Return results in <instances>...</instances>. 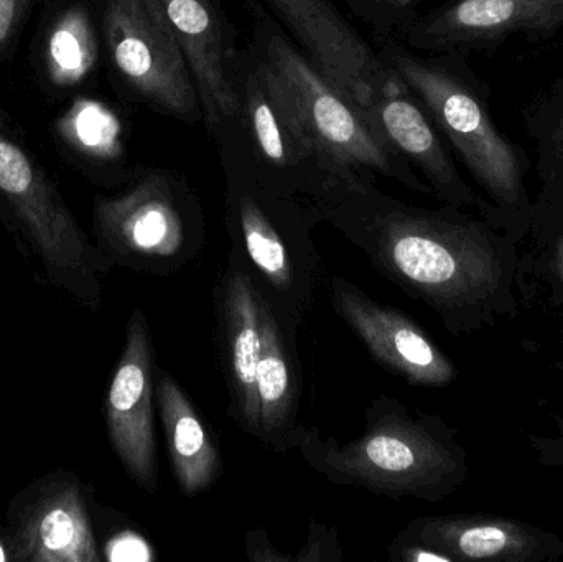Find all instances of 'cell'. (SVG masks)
<instances>
[{"label":"cell","instance_id":"obj_20","mask_svg":"<svg viewBox=\"0 0 563 562\" xmlns=\"http://www.w3.org/2000/svg\"><path fill=\"white\" fill-rule=\"evenodd\" d=\"M247 92L254 137L271 164L287 168L314 154L290 96L266 63L260 66L256 76H251Z\"/></svg>","mask_w":563,"mask_h":562},{"label":"cell","instance_id":"obj_32","mask_svg":"<svg viewBox=\"0 0 563 562\" xmlns=\"http://www.w3.org/2000/svg\"><path fill=\"white\" fill-rule=\"evenodd\" d=\"M0 561H9V557H7L5 540H3V530L2 537H0Z\"/></svg>","mask_w":563,"mask_h":562},{"label":"cell","instance_id":"obj_5","mask_svg":"<svg viewBox=\"0 0 563 562\" xmlns=\"http://www.w3.org/2000/svg\"><path fill=\"white\" fill-rule=\"evenodd\" d=\"M230 263L253 280L260 296L291 329L303 326L317 300L323 264L308 218L240 190L230 208Z\"/></svg>","mask_w":563,"mask_h":562},{"label":"cell","instance_id":"obj_16","mask_svg":"<svg viewBox=\"0 0 563 562\" xmlns=\"http://www.w3.org/2000/svg\"><path fill=\"white\" fill-rule=\"evenodd\" d=\"M261 355L256 392L260 405V442L271 451L291 449L298 425L301 396V366L297 352V330L284 322L257 293Z\"/></svg>","mask_w":563,"mask_h":562},{"label":"cell","instance_id":"obj_22","mask_svg":"<svg viewBox=\"0 0 563 562\" xmlns=\"http://www.w3.org/2000/svg\"><path fill=\"white\" fill-rule=\"evenodd\" d=\"M96 43L88 16L82 10L65 13L48 40V65L52 78L62 85L76 82L92 68Z\"/></svg>","mask_w":563,"mask_h":562},{"label":"cell","instance_id":"obj_8","mask_svg":"<svg viewBox=\"0 0 563 562\" xmlns=\"http://www.w3.org/2000/svg\"><path fill=\"white\" fill-rule=\"evenodd\" d=\"M92 487L66 469L46 472L9 500L7 557L15 562H101Z\"/></svg>","mask_w":563,"mask_h":562},{"label":"cell","instance_id":"obj_9","mask_svg":"<svg viewBox=\"0 0 563 562\" xmlns=\"http://www.w3.org/2000/svg\"><path fill=\"white\" fill-rule=\"evenodd\" d=\"M106 35L115 66L142 96L174 114H194L190 69L161 0H108Z\"/></svg>","mask_w":563,"mask_h":562},{"label":"cell","instance_id":"obj_3","mask_svg":"<svg viewBox=\"0 0 563 562\" xmlns=\"http://www.w3.org/2000/svg\"><path fill=\"white\" fill-rule=\"evenodd\" d=\"M0 207L22 256L43 280L78 306L99 312L112 264L79 227L52 181L5 134L0 122Z\"/></svg>","mask_w":563,"mask_h":562},{"label":"cell","instance_id":"obj_23","mask_svg":"<svg viewBox=\"0 0 563 562\" xmlns=\"http://www.w3.org/2000/svg\"><path fill=\"white\" fill-rule=\"evenodd\" d=\"M73 141L98 157H109L115 148L119 125L114 115L96 102H79L68 118Z\"/></svg>","mask_w":563,"mask_h":562},{"label":"cell","instance_id":"obj_27","mask_svg":"<svg viewBox=\"0 0 563 562\" xmlns=\"http://www.w3.org/2000/svg\"><path fill=\"white\" fill-rule=\"evenodd\" d=\"M549 236L548 250L544 253V267L555 293L563 299V227L544 230Z\"/></svg>","mask_w":563,"mask_h":562},{"label":"cell","instance_id":"obj_29","mask_svg":"<svg viewBox=\"0 0 563 562\" xmlns=\"http://www.w3.org/2000/svg\"><path fill=\"white\" fill-rule=\"evenodd\" d=\"M531 442L541 464L563 469V419L559 421V434L555 438L531 436Z\"/></svg>","mask_w":563,"mask_h":562},{"label":"cell","instance_id":"obj_34","mask_svg":"<svg viewBox=\"0 0 563 562\" xmlns=\"http://www.w3.org/2000/svg\"><path fill=\"white\" fill-rule=\"evenodd\" d=\"M389 2H397V0H389Z\"/></svg>","mask_w":563,"mask_h":562},{"label":"cell","instance_id":"obj_19","mask_svg":"<svg viewBox=\"0 0 563 562\" xmlns=\"http://www.w3.org/2000/svg\"><path fill=\"white\" fill-rule=\"evenodd\" d=\"M211 122L238 112L224 69L223 35L210 0H161Z\"/></svg>","mask_w":563,"mask_h":562},{"label":"cell","instance_id":"obj_10","mask_svg":"<svg viewBox=\"0 0 563 562\" xmlns=\"http://www.w3.org/2000/svg\"><path fill=\"white\" fill-rule=\"evenodd\" d=\"M155 349L151 326L135 307L104 398V421L112 451L141 491H158L155 442Z\"/></svg>","mask_w":563,"mask_h":562},{"label":"cell","instance_id":"obj_31","mask_svg":"<svg viewBox=\"0 0 563 562\" xmlns=\"http://www.w3.org/2000/svg\"><path fill=\"white\" fill-rule=\"evenodd\" d=\"M542 227H544V230H551V228L563 227V211L561 214H559L558 218H554V220L549 221V223L542 224Z\"/></svg>","mask_w":563,"mask_h":562},{"label":"cell","instance_id":"obj_13","mask_svg":"<svg viewBox=\"0 0 563 562\" xmlns=\"http://www.w3.org/2000/svg\"><path fill=\"white\" fill-rule=\"evenodd\" d=\"M397 537L435 548L453 562H549L563 557L558 535L496 515L417 518Z\"/></svg>","mask_w":563,"mask_h":562},{"label":"cell","instance_id":"obj_33","mask_svg":"<svg viewBox=\"0 0 563 562\" xmlns=\"http://www.w3.org/2000/svg\"><path fill=\"white\" fill-rule=\"evenodd\" d=\"M397 2L402 3V5H407V3L413 2V0H397Z\"/></svg>","mask_w":563,"mask_h":562},{"label":"cell","instance_id":"obj_21","mask_svg":"<svg viewBox=\"0 0 563 562\" xmlns=\"http://www.w3.org/2000/svg\"><path fill=\"white\" fill-rule=\"evenodd\" d=\"M542 190L532 224H545L563 211V79L531 121Z\"/></svg>","mask_w":563,"mask_h":562},{"label":"cell","instance_id":"obj_17","mask_svg":"<svg viewBox=\"0 0 563 562\" xmlns=\"http://www.w3.org/2000/svg\"><path fill=\"white\" fill-rule=\"evenodd\" d=\"M563 26V0H459L422 32L432 45H486L511 35H552Z\"/></svg>","mask_w":563,"mask_h":562},{"label":"cell","instance_id":"obj_15","mask_svg":"<svg viewBox=\"0 0 563 562\" xmlns=\"http://www.w3.org/2000/svg\"><path fill=\"white\" fill-rule=\"evenodd\" d=\"M373 122L384 142L386 139L393 142L410 161L416 162L417 167L429 178L432 190L446 201V205L473 210L509 233L495 207L488 200L479 198L460 177L432 125L407 96L406 82L400 76L397 78L394 75L380 91L374 104Z\"/></svg>","mask_w":563,"mask_h":562},{"label":"cell","instance_id":"obj_26","mask_svg":"<svg viewBox=\"0 0 563 562\" xmlns=\"http://www.w3.org/2000/svg\"><path fill=\"white\" fill-rule=\"evenodd\" d=\"M389 557L397 562H453L435 548L399 537L390 543Z\"/></svg>","mask_w":563,"mask_h":562},{"label":"cell","instance_id":"obj_11","mask_svg":"<svg viewBox=\"0 0 563 562\" xmlns=\"http://www.w3.org/2000/svg\"><path fill=\"white\" fill-rule=\"evenodd\" d=\"M328 297L334 313L387 372L423 388H445L455 382V363L404 310L376 302L340 276L331 277Z\"/></svg>","mask_w":563,"mask_h":562},{"label":"cell","instance_id":"obj_1","mask_svg":"<svg viewBox=\"0 0 563 562\" xmlns=\"http://www.w3.org/2000/svg\"><path fill=\"white\" fill-rule=\"evenodd\" d=\"M320 207L380 276L429 307L453 337L518 313L519 240L479 214L452 205L426 210L361 190L324 195Z\"/></svg>","mask_w":563,"mask_h":562},{"label":"cell","instance_id":"obj_12","mask_svg":"<svg viewBox=\"0 0 563 562\" xmlns=\"http://www.w3.org/2000/svg\"><path fill=\"white\" fill-rule=\"evenodd\" d=\"M269 3L310 53L314 68L376 132L374 104L393 75L384 71L363 40L328 0H269Z\"/></svg>","mask_w":563,"mask_h":562},{"label":"cell","instance_id":"obj_4","mask_svg":"<svg viewBox=\"0 0 563 562\" xmlns=\"http://www.w3.org/2000/svg\"><path fill=\"white\" fill-rule=\"evenodd\" d=\"M394 63L406 86L426 102L509 233L521 241L534 221L525 157L496 129L485 99L445 69L417 62L404 53L394 56Z\"/></svg>","mask_w":563,"mask_h":562},{"label":"cell","instance_id":"obj_30","mask_svg":"<svg viewBox=\"0 0 563 562\" xmlns=\"http://www.w3.org/2000/svg\"><path fill=\"white\" fill-rule=\"evenodd\" d=\"M19 0H0V45L9 38L15 22Z\"/></svg>","mask_w":563,"mask_h":562},{"label":"cell","instance_id":"obj_25","mask_svg":"<svg viewBox=\"0 0 563 562\" xmlns=\"http://www.w3.org/2000/svg\"><path fill=\"white\" fill-rule=\"evenodd\" d=\"M298 562H333L343 560L336 531L311 520L307 543L294 557Z\"/></svg>","mask_w":563,"mask_h":562},{"label":"cell","instance_id":"obj_14","mask_svg":"<svg viewBox=\"0 0 563 562\" xmlns=\"http://www.w3.org/2000/svg\"><path fill=\"white\" fill-rule=\"evenodd\" d=\"M218 346L227 382L228 415L244 434L260 441V405L256 375L261 355L260 306L251 277L228 264L214 289Z\"/></svg>","mask_w":563,"mask_h":562},{"label":"cell","instance_id":"obj_6","mask_svg":"<svg viewBox=\"0 0 563 562\" xmlns=\"http://www.w3.org/2000/svg\"><path fill=\"white\" fill-rule=\"evenodd\" d=\"M95 236L112 266L145 276H174L205 250L200 218L158 175L142 178L118 197H99Z\"/></svg>","mask_w":563,"mask_h":562},{"label":"cell","instance_id":"obj_28","mask_svg":"<svg viewBox=\"0 0 563 562\" xmlns=\"http://www.w3.org/2000/svg\"><path fill=\"white\" fill-rule=\"evenodd\" d=\"M246 554L251 561L256 562H291L295 561L290 554L280 553L271 543L266 531L254 528L246 535Z\"/></svg>","mask_w":563,"mask_h":562},{"label":"cell","instance_id":"obj_24","mask_svg":"<svg viewBox=\"0 0 563 562\" xmlns=\"http://www.w3.org/2000/svg\"><path fill=\"white\" fill-rule=\"evenodd\" d=\"M102 560L108 561H154V548L147 540L131 528L114 531L106 540Z\"/></svg>","mask_w":563,"mask_h":562},{"label":"cell","instance_id":"obj_2","mask_svg":"<svg viewBox=\"0 0 563 562\" xmlns=\"http://www.w3.org/2000/svg\"><path fill=\"white\" fill-rule=\"evenodd\" d=\"M364 416L366 431L350 442L327 438L300 422L291 449L331 484L393 500L437 504L465 485L468 455L459 431L440 416L409 411L390 396L371 401Z\"/></svg>","mask_w":563,"mask_h":562},{"label":"cell","instance_id":"obj_18","mask_svg":"<svg viewBox=\"0 0 563 562\" xmlns=\"http://www.w3.org/2000/svg\"><path fill=\"white\" fill-rule=\"evenodd\" d=\"M155 401L167 439L172 474L185 497L210 491L223 474L220 449L177 378L155 368Z\"/></svg>","mask_w":563,"mask_h":562},{"label":"cell","instance_id":"obj_7","mask_svg":"<svg viewBox=\"0 0 563 562\" xmlns=\"http://www.w3.org/2000/svg\"><path fill=\"white\" fill-rule=\"evenodd\" d=\"M264 63L290 96L313 144L314 154L338 168L369 167L396 177L413 190L432 191L393 164L383 139L367 124L363 114L279 36L267 42Z\"/></svg>","mask_w":563,"mask_h":562}]
</instances>
